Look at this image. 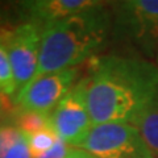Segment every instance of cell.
<instances>
[{
    "label": "cell",
    "mask_w": 158,
    "mask_h": 158,
    "mask_svg": "<svg viewBox=\"0 0 158 158\" xmlns=\"http://www.w3.org/2000/svg\"><path fill=\"white\" fill-rule=\"evenodd\" d=\"M90 65L81 83L94 125L133 124L158 99V66L146 59L104 56L91 59Z\"/></svg>",
    "instance_id": "cell-1"
},
{
    "label": "cell",
    "mask_w": 158,
    "mask_h": 158,
    "mask_svg": "<svg viewBox=\"0 0 158 158\" xmlns=\"http://www.w3.org/2000/svg\"><path fill=\"white\" fill-rule=\"evenodd\" d=\"M111 31L112 13L106 3L42 28L34 78L91 61L103 50Z\"/></svg>",
    "instance_id": "cell-2"
},
{
    "label": "cell",
    "mask_w": 158,
    "mask_h": 158,
    "mask_svg": "<svg viewBox=\"0 0 158 158\" xmlns=\"http://www.w3.org/2000/svg\"><path fill=\"white\" fill-rule=\"evenodd\" d=\"M79 148L96 158H153L137 128L124 123L92 125Z\"/></svg>",
    "instance_id": "cell-3"
},
{
    "label": "cell",
    "mask_w": 158,
    "mask_h": 158,
    "mask_svg": "<svg viewBox=\"0 0 158 158\" xmlns=\"http://www.w3.org/2000/svg\"><path fill=\"white\" fill-rule=\"evenodd\" d=\"M116 37L148 45L158 41V0H124L113 3Z\"/></svg>",
    "instance_id": "cell-4"
},
{
    "label": "cell",
    "mask_w": 158,
    "mask_h": 158,
    "mask_svg": "<svg viewBox=\"0 0 158 158\" xmlns=\"http://www.w3.org/2000/svg\"><path fill=\"white\" fill-rule=\"evenodd\" d=\"M78 69L49 73L37 77L15 96L13 102L23 111H34L50 115L58 103L75 86Z\"/></svg>",
    "instance_id": "cell-5"
},
{
    "label": "cell",
    "mask_w": 158,
    "mask_h": 158,
    "mask_svg": "<svg viewBox=\"0 0 158 158\" xmlns=\"http://www.w3.org/2000/svg\"><path fill=\"white\" fill-rule=\"evenodd\" d=\"M4 33L17 95L37 74L41 28L31 23H23L12 29H4Z\"/></svg>",
    "instance_id": "cell-6"
},
{
    "label": "cell",
    "mask_w": 158,
    "mask_h": 158,
    "mask_svg": "<svg viewBox=\"0 0 158 158\" xmlns=\"http://www.w3.org/2000/svg\"><path fill=\"white\" fill-rule=\"evenodd\" d=\"M50 124L56 135L73 148H79L92 128V120L81 81L75 83L50 113Z\"/></svg>",
    "instance_id": "cell-7"
},
{
    "label": "cell",
    "mask_w": 158,
    "mask_h": 158,
    "mask_svg": "<svg viewBox=\"0 0 158 158\" xmlns=\"http://www.w3.org/2000/svg\"><path fill=\"white\" fill-rule=\"evenodd\" d=\"M104 2L100 0H29L19 3L25 23L45 28L63 19L95 8Z\"/></svg>",
    "instance_id": "cell-8"
},
{
    "label": "cell",
    "mask_w": 158,
    "mask_h": 158,
    "mask_svg": "<svg viewBox=\"0 0 158 158\" xmlns=\"http://www.w3.org/2000/svg\"><path fill=\"white\" fill-rule=\"evenodd\" d=\"M153 158H158V99L148 106L133 121Z\"/></svg>",
    "instance_id": "cell-9"
},
{
    "label": "cell",
    "mask_w": 158,
    "mask_h": 158,
    "mask_svg": "<svg viewBox=\"0 0 158 158\" xmlns=\"http://www.w3.org/2000/svg\"><path fill=\"white\" fill-rule=\"evenodd\" d=\"M0 96H16V83L11 66L4 29L0 31Z\"/></svg>",
    "instance_id": "cell-10"
},
{
    "label": "cell",
    "mask_w": 158,
    "mask_h": 158,
    "mask_svg": "<svg viewBox=\"0 0 158 158\" xmlns=\"http://www.w3.org/2000/svg\"><path fill=\"white\" fill-rule=\"evenodd\" d=\"M13 124L25 136L34 135V133L52 128L50 115H45V113H40L34 111H23V110L17 111Z\"/></svg>",
    "instance_id": "cell-11"
},
{
    "label": "cell",
    "mask_w": 158,
    "mask_h": 158,
    "mask_svg": "<svg viewBox=\"0 0 158 158\" xmlns=\"http://www.w3.org/2000/svg\"><path fill=\"white\" fill-rule=\"evenodd\" d=\"M27 138H28V144H29V148H31L32 156L36 157L50 149L54 145V142L57 141L58 136L53 131V128H49V129L34 133V135H29L27 136Z\"/></svg>",
    "instance_id": "cell-12"
},
{
    "label": "cell",
    "mask_w": 158,
    "mask_h": 158,
    "mask_svg": "<svg viewBox=\"0 0 158 158\" xmlns=\"http://www.w3.org/2000/svg\"><path fill=\"white\" fill-rule=\"evenodd\" d=\"M21 136V132L15 124L0 125V158H4Z\"/></svg>",
    "instance_id": "cell-13"
},
{
    "label": "cell",
    "mask_w": 158,
    "mask_h": 158,
    "mask_svg": "<svg viewBox=\"0 0 158 158\" xmlns=\"http://www.w3.org/2000/svg\"><path fill=\"white\" fill-rule=\"evenodd\" d=\"M73 146H70L62 140V138H57V141L54 142V145L50 148L49 150H46L45 153H42V154H38L33 158H66L69 152H70Z\"/></svg>",
    "instance_id": "cell-14"
},
{
    "label": "cell",
    "mask_w": 158,
    "mask_h": 158,
    "mask_svg": "<svg viewBox=\"0 0 158 158\" xmlns=\"http://www.w3.org/2000/svg\"><path fill=\"white\" fill-rule=\"evenodd\" d=\"M4 158H33L31 148L28 144V138L24 133H21L17 142L13 145V148L8 152V154Z\"/></svg>",
    "instance_id": "cell-15"
},
{
    "label": "cell",
    "mask_w": 158,
    "mask_h": 158,
    "mask_svg": "<svg viewBox=\"0 0 158 158\" xmlns=\"http://www.w3.org/2000/svg\"><path fill=\"white\" fill-rule=\"evenodd\" d=\"M66 158H96V157H94L92 154L81 149V148H71Z\"/></svg>",
    "instance_id": "cell-16"
},
{
    "label": "cell",
    "mask_w": 158,
    "mask_h": 158,
    "mask_svg": "<svg viewBox=\"0 0 158 158\" xmlns=\"http://www.w3.org/2000/svg\"><path fill=\"white\" fill-rule=\"evenodd\" d=\"M3 111H4V107H3L2 100H0V120H2V117H3Z\"/></svg>",
    "instance_id": "cell-17"
},
{
    "label": "cell",
    "mask_w": 158,
    "mask_h": 158,
    "mask_svg": "<svg viewBox=\"0 0 158 158\" xmlns=\"http://www.w3.org/2000/svg\"><path fill=\"white\" fill-rule=\"evenodd\" d=\"M157 66H158V56H157Z\"/></svg>",
    "instance_id": "cell-18"
}]
</instances>
